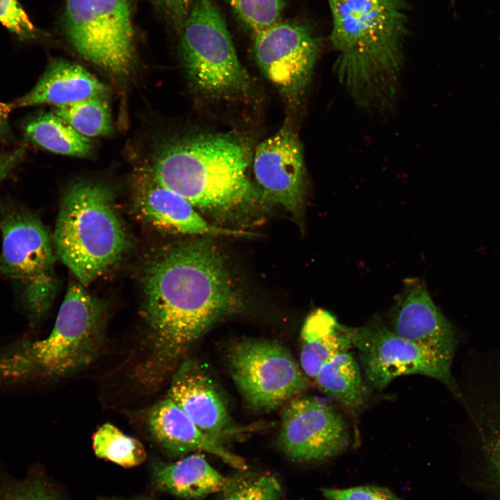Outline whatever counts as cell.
<instances>
[{
    "label": "cell",
    "mask_w": 500,
    "mask_h": 500,
    "mask_svg": "<svg viewBox=\"0 0 500 500\" xmlns=\"http://www.w3.org/2000/svg\"><path fill=\"white\" fill-rule=\"evenodd\" d=\"M142 290L148 338L135 374L150 388L214 324L242 305L222 253L206 238L158 249L145 265Z\"/></svg>",
    "instance_id": "6da1fadb"
},
{
    "label": "cell",
    "mask_w": 500,
    "mask_h": 500,
    "mask_svg": "<svg viewBox=\"0 0 500 500\" xmlns=\"http://www.w3.org/2000/svg\"><path fill=\"white\" fill-rule=\"evenodd\" d=\"M336 72L365 106H387L396 90L408 31L406 0H327Z\"/></svg>",
    "instance_id": "7a4b0ae2"
},
{
    "label": "cell",
    "mask_w": 500,
    "mask_h": 500,
    "mask_svg": "<svg viewBox=\"0 0 500 500\" xmlns=\"http://www.w3.org/2000/svg\"><path fill=\"white\" fill-rule=\"evenodd\" d=\"M251 147L233 133H203L168 141L149 167L165 187L194 207L225 210L262 200L247 176Z\"/></svg>",
    "instance_id": "3957f363"
},
{
    "label": "cell",
    "mask_w": 500,
    "mask_h": 500,
    "mask_svg": "<svg viewBox=\"0 0 500 500\" xmlns=\"http://www.w3.org/2000/svg\"><path fill=\"white\" fill-rule=\"evenodd\" d=\"M107 186L71 185L62 197L53 244L58 258L87 287L116 265L130 241Z\"/></svg>",
    "instance_id": "277c9868"
},
{
    "label": "cell",
    "mask_w": 500,
    "mask_h": 500,
    "mask_svg": "<svg viewBox=\"0 0 500 500\" xmlns=\"http://www.w3.org/2000/svg\"><path fill=\"white\" fill-rule=\"evenodd\" d=\"M81 283H69L54 326L46 338L22 341L0 353V378L60 377L88 365L103 342V308Z\"/></svg>",
    "instance_id": "5b68a950"
},
{
    "label": "cell",
    "mask_w": 500,
    "mask_h": 500,
    "mask_svg": "<svg viewBox=\"0 0 500 500\" xmlns=\"http://www.w3.org/2000/svg\"><path fill=\"white\" fill-rule=\"evenodd\" d=\"M180 33L184 68L196 89L219 99L249 97L251 78L213 0H194Z\"/></svg>",
    "instance_id": "8992f818"
},
{
    "label": "cell",
    "mask_w": 500,
    "mask_h": 500,
    "mask_svg": "<svg viewBox=\"0 0 500 500\" xmlns=\"http://www.w3.org/2000/svg\"><path fill=\"white\" fill-rule=\"evenodd\" d=\"M0 275L17 284L35 324L48 312L56 294L53 240L33 212L11 201L0 203Z\"/></svg>",
    "instance_id": "52a82bcc"
},
{
    "label": "cell",
    "mask_w": 500,
    "mask_h": 500,
    "mask_svg": "<svg viewBox=\"0 0 500 500\" xmlns=\"http://www.w3.org/2000/svg\"><path fill=\"white\" fill-rule=\"evenodd\" d=\"M63 28L85 59L114 75L126 74L135 58L128 0H67Z\"/></svg>",
    "instance_id": "ba28073f"
},
{
    "label": "cell",
    "mask_w": 500,
    "mask_h": 500,
    "mask_svg": "<svg viewBox=\"0 0 500 500\" xmlns=\"http://www.w3.org/2000/svg\"><path fill=\"white\" fill-rule=\"evenodd\" d=\"M228 366L238 389L256 410L275 409L308 387V377L292 354L274 341L238 342L229 351Z\"/></svg>",
    "instance_id": "9c48e42d"
},
{
    "label": "cell",
    "mask_w": 500,
    "mask_h": 500,
    "mask_svg": "<svg viewBox=\"0 0 500 500\" xmlns=\"http://www.w3.org/2000/svg\"><path fill=\"white\" fill-rule=\"evenodd\" d=\"M345 330L358 354L369 387L382 390L398 376L421 374L453 390L451 366L392 331L379 317L365 325Z\"/></svg>",
    "instance_id": "30bf717a"
},
{
    "label": "cell",
    "mask_w": 500,
    "mask_h": 500,
    "mask_svg": "<svg viewBox=\"0 0 500 500\" xmlns=\"http://www.w3.org/2000/svg\"><path fill=\"white\" fill-rule=\"evenodd\" d=\"M253 53L265 77L291 103H297L310 80L319 51L311 30L278 22L254 35Z\"/></svg>",
    "instance_id": "8fae6325"
},
{
    "label": "cell",
    "mask_w": 500,
    "mask_h": 500,
    "mask_svg": "<svg viewBox=\"0 0 500 500\" xmlns=\"http://www.w3.org/2000/svg\"><path fill=\"white\" fill-rule=\"evenodd\" d=\"M349 442L343 417L327 402L317 397L297 396L285 403L278 444L292 460H324L340 453Z\"/></svg>",
    "instance_id": "7c38bea8"
},
{
    "label": "cell",
    "mask_w": 500,
    "mask_h": 500,
    "mask_svg": "<svg viewBox=\"0 0 500 500\" xmlns=\"http://www.w3.org/2000/svg\"><path fill=\"white\" fill-rule=\"evenodd\" d=\"M389 322L396 334L451 366L456 330L433 301L423 280L405 281L389 312Z\"/></svg>",
    "instance_id": "4fadbf2b"
},
{
    "label": "cell",
    "mask_w": 500,
    "mask_h": 500,
    "mask_svg": "<svg viewBox=\"0 0 500 500\" xmlns=\"http://www.w3.org/2000/svg\"><path fill=\"white\" fill-rule=\"evenodd\" d=\"M252 161L264 195L299 217L303 206L306 171L302 146L290 124L263 140Z\"/></svg>",
    "instance_id": "5bb4252c"
},
{
    "label": "cell",
    "mask_w": 500,
    "mask_h": 500,
    "mask_svg": "<svg viewBox=\"0 0 500 500\" xmlns=\"http://www.w3.org/2000/svg\"><path fill=\"white\" fill-rule=\"evenodd\" d=\"M166 397L203 432L219 442L244 432L233 422L226 401L206 367L197 361L188 360L179 365Z\"/></svg>",
    "instance_id": "9a60e30c"
},
{
    "label": "cell",
    "mask_w": 500,
    "mask_h": 500,
    "mask_svg": "<svg viewBox=\"0 0 500 500\" xmlns=\"http://www.w3.org/2000/svg\"><path fill=\"white\" fill-rule=\"evenodd\" d=\"M133 196L139 216L160 231L194 235H251L210 224L189 201L162 185L149 167L135 173Z\"/></svg>",
    "instance_id": "2e32d148"
},
{
    "label": "cell",
    "mask_w": 500,
    "mask_h": 500,
    "mask_svg": "<svg viewBox=\"0 0 500 500\" xmlns=\"http://www.w3.org/2000/svg\"><path fill=\"white\" fill-rule=\"evenodd\" d=\"M148 425L152 437L168 453L181 456L205 451L223 460L240 470H245V461L229 451L223 443L203 432L188 415L168 397L149 410Z\"/></svg>",
    "instance_id": "e0dca14e"
},
{
    "label": "cell",
    "mask_w": 500,
    "mask_h": 500,
    "mask_svg": "<svg viewBox=\"0 0 500 500\" xmlns=\"http://www.w3.org/2000/svg\"><path fill=\"white\" fill-rule=\"evenodd\" d=\"M107 88L81 65L71 61L52 60L34 87L14 103L15 108L42 104L54 106L85 99L105 97Z\"/></svg>",
    "instance_id": "ac0fdd59"
},
{
    "label": "cell",
    "mask_w": 500,
    "mask_h": 500,
    "mask_svg": "<svg viewBox=\"0 0 500 500\" xmlns=\"http://www.w3.org/2000/svg\"><path fill=\"white\" fill-rule=\"evenodd\" d=\"M472 385L471 418L495 487L500 492V365Z\"/></svg>",
    "instance_id": "d6986e66"
},
{
    "label": "cell",
    "mask_w": 500,
    "mask_h": 500,
    "mask_svg": "<svg viewBox=\"0 0 500 500\" xmlns=\"http://www.w3.org/2000/svg\"><path fill=\"white\" fill-rule=\"evenodd\" d=\"M152 478L161 491L189 500L222 492L233 480L218 472L199 453H191L174 462L156 464Z\"/></svg>",
    "instance_id": "ffe728a7"
},
{
    "label": "cell",
    "mask_w": 500,
    "mask_h": 500,
    "mask_svg": "<svg viewBox=\"0 0 500 500\" xmlns=\"http://www.w3.org/2000/svg\"><path fill=\"white\" fill-rule=\"evenodd\" d=\"M352 348L345 325L329 311L317 309L307 317L301 331V368L308 378H315L326 362Z\"/></svg>",
    "instance_id": "44dd1931"
},
{
    "label": "cell",
    "mask_w": 500,
    "mask_h": 500,
    "mask_svg": "<svg viewBox=\"0 0 500 500\" xmlns=\"http://www.w3.org/2000/svg\"><path fill=\"white\" fill-rule=\"evenodd\" d=\"M321 390L352 414L363 406L367 388L359 365L349 351L326 362L315 378Z\"/></svg>",
    "instance_id": "7402d4cb"
},
{
    "label": "cell",
    "mask_w": 500,
    "mask_h": 500,
    "mask_svg": "<svg viewBox=\"0 0 500 500\" xmlns=\"http://www.w3.org/2000/svg\"><path fill=\"white\" fill-rule=\"evenodd\" d=\"M23 133L28 141L57 154L83 158L92 149L90 138L53 112H42L27 119Z\"/></svg>",
    "instance_id": "603a6c76"
},
{
    "label": "cell",
    "mask_w": 500,
    "mask_h": 500,
    "mask_svg": "<svg viewBox=\"0 0 500 500\" xmlns=\"http://www.w3.org/2000/svg\"><path fill=\"white\" fill-rule=\"evenodd\" d=\"M53 112L88 138L106 135L112 130V117L105 97L54 106Z\"/></svg>",
    "instance_id": "cb8c5ba5"
},
{
    "label": "cell",
    "mask_w": 500,
    "mask_h": 500,
    "mask_svg": "<svg viewBox=\"0 0 500 500\" xmlns=\"http://www.w3.org/2000/svg\"><path fill=\"white\" fill-rule=\"evenodd\" d=\"M95 455L124 467L141 465L147 458L143 444L110 423L101 425L92 436Z\"/></svg>",
    "instance_id": "d4e9b609"
},
{
    "label": "cell",
    "mask_w": 500,
    "mask_h": 500,
    "mask_svg": "<svg viewBox=\"0 0 500 500\" xmlns=\"http://www.w3.org/2000/svg\"><path fill=\"white\" fill-rule=\"evenodd\" d=\"M281 494V485L273 475L251 474L233 477L220 500H278Z\"/></svg>",
    "instance_id": "484cf974"
},
{
    "label": "cell",
    "mask_w": 500,
    "mask_h": 500,
    "mask_svg": "<svg viewBox=\"0 0 500 500\" xmlns=\"http://www.w3.org/2000/svg\"><path fill=\"white\" fill-rule=\"evenodd\" d=\"M253 35L278 22L286 0H226Z\"/></svg>",
    "instance_id": "4316f807"
},
{
    "label": "cell",
    "mask_w": 500,
    "mask_h": 500,
    "mask_svg": "<svg viewBox=\"0 0 500 500\" xmlns=\"http://www.w3.org/2000/svg\"><path fill=\"white\" fill-rule=\"evenodd\" d=\"M0 24L22 40H33L40 33L17 0H0Z\"/></svg>",
    "instance_id": "83f0119b"
},
{
    "label": "cell",
    "mask_w": 500,
    "mask_h": 500,
    "mask_svg": "<svg viewBox=\"0 0 500 500\" xmlns=\"http://www.w3.org/2000/svg\"><path fill=\"white\" fill-rule=\"evenodd\" d=\"M1 500H60L56 492L44 481L26 478L11 485Z\"/></svg>",
    "instance_id": "f1b7e54d"
},
{
    "label": "cell",
    "mask_w": 500,
    "mask_h": 500,
    "mask_svg": "<svg viewBox=\"0 0 500 500\" xmlns=\"http://www.w3.org/2000/svg\"><path fill=\"white\" fill-rule=\"evenodd\" d=\"M322 493L328 500H401L389 490L376 486L324 489Z\"/></svg>",
    "instance_id": "f546056e"
},
{
    "label": "cell",
    "mask_w": 500,
    "mask_h": 500,
    "mask_svg": "<svg viewBox=\"0 0 500 500\" xmlns=\"http://www.w3.org/2000/svg\"><path fill=\"white\" fill-rule=\"evenodd\" d=\"M170 25L181 33L194 0H151Z\"/></svg>",
    "instance_id": "4dcf8cb0"
},
{
    "label": "cell",
    "mask_w": 500,
    "mask_h": 500,
    "mask_svg": "<svg viewBox=\"0 0 500 500\" xmlns=\"http://www.w3.org/2000/svg\"><path fill=\"white\" fill-rule=\"evenodd\" d=\"M26 153L24 144L0 152V183L23 160Z\"/></svg>",
    "instance_id": "1f68e13d"
},
{
    "label": "cell",
    "mask_w": 500,
    "mask_h": 500,
    "mask_svg": "<svg viewBox=\"0 0 500 500\" xmlns=\"http://www.w3.org/2000/svg\"><path fill=\"white\" fill-rule=\"evenodd\" d=\"M14 108L13 103L0 101V139L10 133L9 117Z\"/></svg>",
    "instance_id": "d6a6232c"
}]
</instances>
